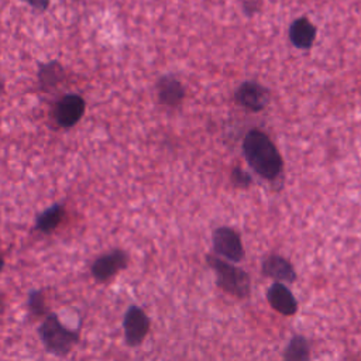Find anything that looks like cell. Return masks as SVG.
I'll return each mask as SVG.
<instances>
[{
	"label": "cell",
	"mask_w": 361,
	"mask_h": 361,
	"mask_svg": "<svg viewBox=\"0 0 361 361\" xmlns=\"http://www.w3.org/2000/svg\"><path fill=\"white\" fill-rule=\"evenodd\" d=\"M243 151L247 162L259 176L272 180L281 173L282 158L265 133L251 130L243 141Z\"/></svg>",
	"instance_id": "6da1fadb"
},
{
	"label": "cell",
	"mask_w": 361,
	"mask_h": 361,
	"mask_svg": "<svg viewBox=\"0 0 361 361\" xmlns=\"http://www.w3.org/2000/svg\"><path fill=\"white\" fill-rule=\"evenodd\" d=\"M207 264L213 268L217 276V285L227 293L237 296L240 299L247 298L251 290V281L245 271L231 265L224 259L214 255L206 257Z\"/></svg>",
	"instance_id": "7a4b0ae2"
},
{
	"label": "cell",
	"mask_w": 361,
	"mask_h": 361,
	"mask_svg": "<svg viewBox=\"0 0 361 361\" xmlns=\"http://www.w3.org/2000/svg\"><path fill=\"white\" fill-rule=\"evenodd\" d=\"M39 337L45 348L56 355H66L79 341L78 331L65 327L55 314H49L44 320L39 329Z\"/></svg>",
	"instance_id": "3957f363"
},
{
	"label": "cell",
	"mask_w": 361,
	"mask_h": 361,
	"mask_svg": "<svg viewBox=\"0 0 361 361\" xmlns=\"http://www.w3.org/2000/svg\"><path fill=\"white\" fill-rule=\"evenodd\" d=\"M86 103L82 96L69 93L62 96L54 107V118L62 128H71L76 126L85 114Z\"/></svg>",
	"instance_id": "277c9868"
},
{
	"label": "cell",
	"mask_w": 361,
	"mask_h": 361,
	"mask_svg": "<svg viewBox=\"0 0 361 361\" xmlns=\"http://www.w3.org/2000/svg\"><path fill=\"white\" fill-rule=\"evenodd\" d=\"M213 247L216 252L230 262H238L244 258V248L240 235L230 227H219L213 231Z\"/></svg>",
	"instance_id": "5b68a950"
},
{
	"label": "cell",
	"mask_w": 361,
	"mask_h": 361,
	"mask_svg": "<svg viewBox=\"0 0 361 361\" xmlns=\"http://www.w3.org/2000/svg\"><path fill=\"white\" fill-rule=\"evenodd\" d=\"M123 324L126 343L131 347L141 344L149 330V319L138 306L128 307Z\"/></svg>",
	"instance_id": "8992f818"
},
{
	"label": "cell",
	"mask_w": 361,
	"mask_h": 361,
	"mask_svg": "<svg viewBox=\"0 0 361 361\" xmlns=\"http://www.w3.org/2000/svg\"><path fill=\"white\" fill-rule=\"evenodd\" d=\"M128 257L123 250H113L102 257H99L92 265L93 276L100 281L106 282L117 275L121 269L127 267Z\"/></svg>",
	"instance_id": "52a82bcc"
},
{
	"label": "cell",
	"mask_w": 361,
	"mask_h": 361,
	"mask_svg": "<svg viewBox=\"0 0 361 361\" xmlns=\"http://www.w3.org/2000/svg\"><path fill=\"white\" fill-rule=\"evenodd\" d=\"M235 102L251 111H261L269 100L268 90L257 82H244L235 92Z\"/></svg>",
	"instance_id": "ba28073f"
},
{
	"label": "cell",
	"mask_w": 361,
	"mask_h": 361,
	"mask_svg": "<svg viewBox=\"0 0 361 361\" xmlns=\"http://www.w3.org/2000/svg\"><path fill=\"white\" fill-rule=\"evenodd\" d=\"M267 299L272 309H275L278 313L283 316H292L298 312V302L292 292L281 282H274L268 292Z\"/></svg>",
	"instance_id": "9c48e42d"
},
{
	"label": "cell",
	"mask_w": 361,
	"mask_h": 361,
	"mask_svg": "<svg viewBox=\"0 0 361 361\" xmlns=\"http://www.w3.org/2000/svg\"><path fill=\"white\" fill-rule=\"evenodd\" d=\"M262 274L272 279L283 281V282H293L296 279V272L292 264L281 257V255H269L262 262Z\"/></svg>",
	"instance_id": "30bf717a"
},
{
	"label": "cell",
	"mask_w": 361,
	"mask_h": 361,
	"mask_svg": "<svg viewBox=\"0 0 361 361\" xmlns=\"http://www.w3.org/2000/svg\"><path fill=\"white\" fill-rule=\"evenodd\" d=\"M158 99L162 104L175 107L178 106L185 97V87L182 83L172 75L162 76L158 80Z\"/></svg>",
	"instance_id": "8fae6325"
},
{
	"label": "cell",
	"mask_w": 361,
	"mask_h": 361,
	"mask_svg": "<svg viewBox=\"0 0 361 361\" xmlns=\"http://www.w3.org/2000/svg\"><path fill=\"white\" fill-rule=\"evenodd\" d=\"M316 38L314 25L305 17L295 20L289 27L290 42L300 49H309Z\"/></svg>",
	"instance_id": "7c38bea8"
},
{
	"label": "cell",
	"mask_w": 361,
	"mask_h": 361,
	"mask_svg": "<svg viewBox=\"0 0 361 361\" xmlns=\"http://www.w3.org/2000/svg\"><path fill=\"white\" fill-rule=\"evenodd\" d=\"M65 216V209L62 204L56 203L51 207H48L47 210H44L35 221V228L42 231V233H51L54 231L62 221Z\"/></svg>",
	"instance_id": "4fadbf2b"
},
{
	"label": "cell",
	"mask_w": 361,
	"mask_h": 361,
	"mask_svg": "<svg viewBox=\"0 0 361 361\" xmlns=\"http://www.w3.org/2000/svg\"><path fill=\"white\" fill-rule=\"evenodd\" d=\"M310 350L307 340L303 336H295L286 345L283 360L285 361H309Z\"/></svg>",
	"instance_id": "5bb4252c"
},
{
	"label": "cell",
	"mask_w": 361,
	"mask_h": 361,
	"mask_svg": "<svg viewBox=\"0 0 361 361\" xmlns=\"http://www.w3.org/2000/svg\"><path fill=\"white\" fill-rule=\"evenodd\" d=\"M38 76H39L41 85L45 89H48L49 86H56V83L63 76V69L56 61H52L51 63H47V65L41 66Z\"/></svg>",
	"instance_id": "9a60e30c"
},
{
	"label": "cell",
	"mask_w": 361,
	"mask_h": 361,
	"mask_svg": "<svg viewBox=\"0 0 361 361\" xmlns=\"http://www.w3.org/2000/svg\"><path fill=\"white\" fill-rule=\"evenodd\" d=\"M28 305H30V307L32 309V312L34 313H42L44 312V300H42V296H41V293H38V292H32L31 293V296H30V300H28Z\"/></svg>",
	"instance_id": "2e32d148"
},
{
	"label": "cell",
	"mask_w": 361,
	"mask_h": 361,
	"mask_svg": "<svg viewBox=\"0 0 361 361\" xmlns=\"http://www.w3.org/2000/svg\"><path fill=\"white\" fill-rule=\"evenodd\" d=\"M233 179H234V182H235L237 185H240V186H245V185H248V183L251 182L250 176H248L245 172L240 171V169H234V172H233Z\"/></svg>",
	"instance_id": "e0dca14e"
},
{
	"label": "cell",
	"mask_w": 361,
	"mask_h": 361,
	"mask_svg": "<svg viewBox=\"0 0 361 361\" xmlns=\"http://www.w3.org/2000/svg\"><path fill=\"white\" fill-rule=\"evenodd\" d=\"M25 1L27 4H30L34 10H38V11H45L49 6V1L51 0H23Z\"/></svg>",
	"instance_id": "ac0fdd59"
},
{
	"label": "cell",
	"mask_w": 361,
	"mask_h": 361,
	"mask_svg": "<svg viewBox=\"0 0 361 361\" xmlns=\"http://www.w3.org/2000/svg\"><path fill=\"white\" fill-rule=\"evenodd\" d=\"M3 264H4V261H3V258L0 257V271H1V268H3Z\"/></svg>",
	"instance_id": "d6986e66"
},
{
	"label": "cell",
	"mask_w": 361,
	"mask_h": 361,
	"mask_svg": "<svg viewBox=\"0 0 361 361\" xmlns=\"http://www.w3.org/2000/svg\"><path fill=\"white\" fill-rule=\"evenodd\" d=\"M1 89H3V85H1V82H0V90H1Z\"/></svg>",
	"instance_id": "ffe728a7"
}]
</instances>
